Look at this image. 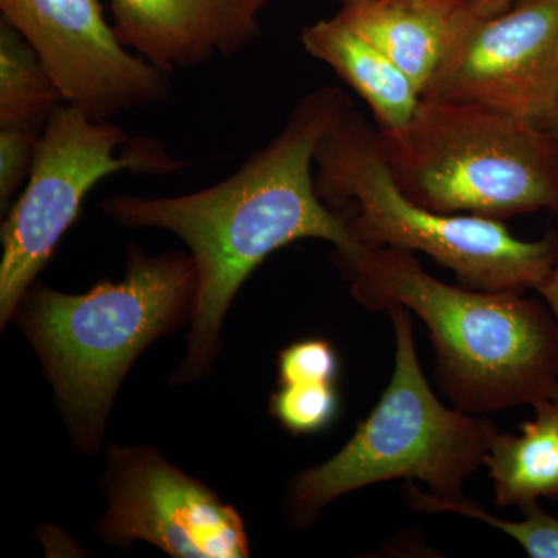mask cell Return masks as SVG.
I'll return each instance as SVG.
<instances>
[{"mask_svg": "<svg viewBox=\"0 0 558 558\" xmlns=\"http://www.w3.org/2000/svg\"><path fill=\"white\" fill-rule=\"evenodd\" d=\"M548 131L550 132V134L554 135V137H556L558 140V106H557L556 113H554V119H553V121H550Z\"/></svg>", "mask_w": 558, "mask_h": 558, "instance_id": "cell-22", "label": "cell"}, {"mask_svg": "<svg viewBox=\"0 0 558 558\" xmlns=\"http://www.w3.org/2000/svg\"><path fill=\"white\" fill-rule=\"evenodd\" d=\"M347 97L337 87L312 90L266 148L208 189L174 197L124 194L102 201L106 215L121 227L175 234L196 264L193 328L175 381L207 373L218 355L231 301L271 253L301 240L330 242L336 256L360 248L349 213L326 205L315 185V150Z\"/></svg>", "mask_w": 558, "mask_h": 558, "instance_id": "cell-1", "label": "cell"}, {"mask_svg": "<svg viewBox=\"0 0 558 558\" xmlns=\"http://www.w3.org/2000/svg\"><path fill=\"white\" fill-rule=\"evenodd\" d=\"M340 16L425 90L469 16L464 0H355Z\"/></svg>", "mask_w": 558, "mask_h": 558, "instance_id": "cell-12", "label": "cell"}, {"mask_svg": "<svg viewBox=\"0 0 558 558\" xmlns=\"http://www.w3.org/2000/svg\"><path fill=\"white\" fill-rule=\"evenodd\" d=\"M336 263L363 307L402 306L427 326L436 384L454 409L487 416L553 398L558 326L545 301L447 284L409 250L360 247Z\"/></svg>", "mask_w": 558, "mask_h": 558, "instance_id": "cell-2", "label": "cell"}, {"mask_svg": "<svg viewBox=\"0 0 558 558\" xmlns=\"http://www.w3.org/2000/svg\"><path fill=\"white\" fill-rule=\"evenodd\" d=\"M269 0H110L120 43L171 73L255 43Z\"/></svg>", "mask_w": 558, "mask_h": 558, "instance_id": "cell-11", "label": "cell"}, {"mask_svg": "<svg viewBox=\"0 0 558 558\" xmlns=\"http://www.w3.org/2000/svg\"><path fill=\"white\" fill-rule=\"evenodd\" d=\"M269 410L292 435H315L336 422L340 396L336 384L279 385L271 395Z\"/></svg>", "mask_w": 558, "mask_h": 558, "instance_id": "cell-17", "label": "cell"}, {"mask_svg": "<svg viewBox=\"0 0 558 558\" xmlns=\"http://www.w3.org/2000/svg\"><path fill=\"white\" fill-rule=\"evenodd\" d=\"M339 374V355L328 340H301L279 352V385L337 384Z\"/></svg>", "mask_w": 558, "mask_h": 558, "instance_id": "cell-18", "label": "cell"}, {"mask_svg": "<svg viewBox=\"0 0 558 558\" xmlns=\"http://www.w3.org/2000/svg\"><path fill=\"white\" fill-rule=\"evenodd\" d=\"M196 264L190 253L148 255L132 245L119 282L70 295L33 282L17 323L43 362L70 435L95 454L120 384L143 349L193 318Z\"/></svg>", "mask_w": 558, "mask_h": 558, "instance_id": "cell-3", "label": "cell"}, {"mask_svg": "<svg viewBox=\"0 0 558 558\" xmlns=\"http://www.w3.org/2000/svg\"><path fill=\"white\" fill-rule=\"evenodd\" d=\"M36 51L10 22L0 20V126L43 131L64 105Z\"/></svg>", "mask_w": 558, "mask_h": 558, "instance_id": "cell-15", "label": "cell"}, {"mask_svg": "<svg viewBox=\"0 0 558 558\" xmlns=\"http://www.w3.org/2000/svg\"><path fill=\"white\" fill-rule=\"evenodd\" d=\"M108 510L97 532L105 542H148L175 558L248 557L238 510L148 447H110Z\"/></svg>", "mask_w": 558, "mask_h": 558, "instance_id": "cell-10", "label": "cell"}, {"mask_svg": "<svg viewBox=\"0 0 558 558\" xmlns=\"http://www.w3.org/2000/svg\"><path fill=\"white\" fill-rule=\"evenodd\" d=\"M379 135L399 189L432 211L497 220L558 213V140L548 130L421 100L409 124Z\"/></svg>", "mask_w": 558, "mask_h": 558, "instance_id": "cell-6", "label": "cell"}, {"mask_svg": "<svg viewBox=\"0 0 558 558\" xmlns=\"http://www.w3.org/2000/svg\"><path fill=\"white\" fill-rule=\"evenodd\" d=\"M535 292L539 293V296L545 301L546 306H548L549 311L553 312L558 326V258L556 266H554L553 271L549 274V277L538 286ZM550 399L558 403V387Z\"/></svg>", "mask_w": 558, "mask_h": 558, "instance_id": "cell-20", "label": "cell"}, {"mask_svg": "<svg viewBox=\"0 0 558 558\" xmlns=\"http://www.w3.org/2000/svg\"><path fill=\"white\" fill-rule=\"evenodd\" d=\"M72 108L97 121L170 98L171 73L130 53L98 0H0Z\"/></svg>", "mask_w": 558, "mask_h": 558, "instance_id": "cell-9", "label": "cell"}, {"mask_svg": "<svg viewBox=\"0 0 558 558\" xmlns=\"http://www.w3.org/2000/svg\"><path fill=\"white\" fill-rule=\"evenodd\" d=\"M407 501L418 512L439 513L449 512L469 519L483 521L497 531L505 532L509 537L520 543L532 558H558V519L548 515L538 508V505L521 509L524 519L509 521L490 515L475 501L468 498L442 499L433 494L410 488Z\"/></svg>", "mask_w": 558, "mask_h": 558, "instance_id": "cell-16", "label": "cell"}, {"mask_svg": "<svg viewBox=\"0 0 558 558\" xmlns=\"http://www.w3.org/2000/svg\"><path fill=\"white\" fill-rule=\"evenodd\" d=\"M515 2L517 0H464V5L475 16H494Z\"/></svg>", "mask_w": 558, "mask_h": 558, "instance_id": "cell-21", "label": "cell"}, {"mask_svg": "<svg viewBox=\"0 0 558 558\" xmlns=\"http://www.w3.org/2000/svg\"><path fill=\"white\" fill-rule=\"evenodd\" d=\"M422 100L472 106L548 130L558 106V0L470 13Z\"/></svg>", "mask_w": 558, "mask_h": 558, "instance_id": "cell-8", "label": "cell"}, {"mask_svg": "<svg viewBox=\"0 0 558 558\" xmlns=\"http://www.w3.org/2000/svg\"><path fill=\"white\" fill-rule=\"evenodd\" d=\"M311 57L328 64L357 92L379 131H399L421 105V92L387 54L349 25L340 14L315 22L301 33Z\"/></svg>", "mask_w": 558, "mask_h": 558, "instance_id": "cell-13", "label": "cell"}, {"mask_svg": "<svg viewBox=\"0 0 558 558\" xmlns=\"http://www.w3.org/2000/svg\"><path fill=\"white\" fill-rule=\"evenodd\" d=\"M27 126H0V208L5 213L11 197L31 175L40 137Z\"/></svg>", "mask_w": 558, "mask_h": 558, "instance_id": "cell-19", "label": "cell"}, {"mask_svg": "<svg viewBox=\"0 0 558 558\" xmlns=\"http://www.w3.org/2000/svg\"><path fill=\"white\" fill-rule=\"evenodd\" d=\"M534 411L520 436L497 433L484 458L498 508L524 509L539 498H558V403L543 400Z\"/></svg>", "mask_w": 558, "mask_h": 558, "instance_id": "cell-14", "label": "cell"}, {"mask_svg": "<svg viewBox=\"0 0 558 558\" xmlns=\"http://www.w3.org/2000/svg\"><path fill=\"white\" fill-rule=\"evenodd\" d=\"M314 172L322 201L349 213L360 247L425 253L465 288L490 292L537 290L556 266L557 234L524 241L502 220L444 215L411 201L389 171L379 130L349 97L319 140Z\"/></svg>", "mask_w": 558, "mask_h": 558, "instance_id": "cell-4", "label": "cell"}, {"mask_svg": "<svg viewBox=\"0 0 558 558\" xmlns=\"http://www.w3.org/2000/svg\"><path fill=\"white\" fill-rule=\"evenodd\" d=\"M343 2V5H347V3L355 2V0H341Z\"/></svg>", "mask_w": 558, "mask_h": 558, "instance_id": "cell-23", "label": "cell"}, {"mask_svg": "<svg viewBox=\"0 0 558 558\" xmlns=\"http://www.w3.org/2000/svg\"><path fill=\"white\" fill-rule=\"evenodd\" d=\"M387 312L396 340L391 380L347 446L290 483L288 513L300 526L333 499L385 481H422L438 498H462L465 481L484 465L497 436L486 416L440 402L418 362L411 312Z\"/></svg>", "mask_w": 558, "mask_h": 558, "instance_id": "cell-5", "label": "cell"}, {"mask_svg": "<svg viewBox=\"0 0 558 558\" xmlns=\"http://www.w3.org/2000/svg\"><path fill=\"white\" fill-rule=\"evenodd\" d=\"M183 165L157 140L130 137L117 124L90 119L68 102L54 110L40 132L27 185L0 230L2 328L98 182L120 171L170 174Z\"/></svg>", "mask_w": 558, "mask_h": 558, "instance_id": "cell-7", "label": "cell"}]
</instances>
